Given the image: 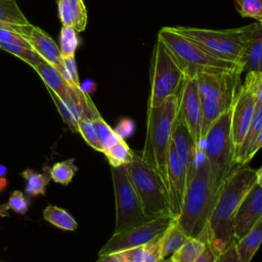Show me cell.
Here are the masks:
<instances>
[{
    "mask_svg": "<svg viewBox=\"0 0 262 262\" xmlns=\"http://www.w3.org/2000/svg\"><path fill=\"white\" fill-rule=\"evenodd\" d=\"M230 116L231 108L220 115L213 122L202 145V154L208 165L213 208L225 181L237 166L234 162Z\"/></svg>",
    "mask_w": 262,
    "mask_h": 262,
    "instance_id": "7a4b0ae2",
    "label": "cell"
},
{
    "mask_svg": "<svg viewBox=\"0 0 262 262\" xmlns=\"http://www.w3.org/2000/svg\"><path fill=\"white\" fill-rule=\"evenodd\" d=\"M161 235L155 237L152 241H150L149 243L143 246L144 262H157L159 259H161V246H160Z\"/></svg>",
    "mask_w": 262,
    "mask_h": 262,
    "instance_id": "74e56055",
    "label": "cell"
},
{
    "mask_svg": "<svg viewBox=\"0 0 262 262\" xmlns=\"http://www.w3.org/2000/svg\"><path fill=\"white\" fill-rule=\"evenodd\" d=\"M76 171L77 167L75 166L74 159H69L54 164L50 170L49 175L53 181L62 185H67L72 181Z\"/></svg>",
    "mask_w": 262,
    "mask_h": 262,
    "instance_id": "f546056e",
    "label": "cell"
},
{
    "mask_svg": "<svg viewBox=\"0 0 262 262\" xmlns=\"http://www.w3.org/2000/svg\"><path fill=\"white\" fill-rule=\"evenodd\" d=\"M175 220L172 216H162L127 230L114 233L99 251V256L119 253L131 248L141 247L161 235Z\"/></svg>",
    "mask_w": 262,
    "mask_h": 262,
    "instance_id": "7c38bea8",
    "label": "cell"
},
{
    "mask_svg": "<svg viewBox=\"0 0 262 262\" xmlns=\"http://www.w3.org/2000/svg\"><path fill=\"white\" fill-rule=\"evenodd\" d=\"M0 48L17 56L18 58L24 60L26 63L31 66L32 68L37 66L43 59V57L39 55L36 51L19 45H14V44L0 41Z\"/></svg>",
    "mask_w": 262,
    "mask_h": 262,
    "instance_id": "1f68e13d",
    "label": "cell"
},
{
    "mask_svg": "<svg viewBox=\"0 0 262 262\" xmlns=\"http://www.w3.org/2000/svg\"><path fill=\"white\" fill-rule=\"evenodd\" d=\"M171 141L184 167L186 173V185L188 186L193 177L201 154L198 150L194 139L192 138L185 122L180 116H178V114L172 127Z\"/></svg>",
    "mask_w": 262,
    "mask_h": 262,
    "instance_id": "9a60e30c",
    "label": "cell"
},
{
    "mask_svg": "<svg viewBox=\"0 0 262 262\" xmlns=\"http://www.w3.org/2000/svg\"><path fill=\"white\" fill-rule=\"evenodd\" d=\"M207 224V223H206ZM209 243V232L207 225L195 237H190L172 256L173 262H195L204 252Z\"/></svg>",
    "mask_w": 262,
    "mask_h": 262,
    "instance_id": "7402d4cb",
    "label": "cell"
},
{
    "mask_svg": "<svg viewBox=\"0 0 262 262\" xmlns=\"http://www.w3.org/2000/svg\"><path fill=\"white\" fill-rule=\"evenodd\" d=\"M261 147H262V129H261V132H260V134H259V136H258L256 142L253 144L252 148L250 149V151H249V154H248V156H247V160H246V163H247V164L252 160V158L256 155V152H257Z\"/></svg>",
    "mask_w": 262,
    "mask_h": 262,
    "instance_id": "7bdbcfd3",
    "label": "cell"
},
{
    "mask_svg": "<svg viewBox=\"0 0 262 262\" xmlns=\"http://www.w3.org/2000/svg\"><path fill=\"white\" fill-rule=\"evenodd\" d=\"M23 177L27 182L26 193L30 196L45 194L46 186L50 180V175H44L40 173H36L31 169H27L21 173Z\"/></svg>",
    "mask_w": 262,
    "mask_h": 262,
    "instance_id": "83f0119b",
    "label": "cell"
},
{
    "mask_svg": "<svg viewBox=\"0 0 262 262\" xmlns=\"http://www.w3.org/2000/svg\"><path fill=\"white\" fill-rule=\"evenodd\" d=\"M78 44L79 39L77 37V32L71 27L62 26L59 38V51L62 59L68 57H75Z\"/></svg>",
    "mask_w": 262,
    "mask_h": 262,
    "instance_id": "4dcf8cb0",
    "label": "cell"
},
{
    "mask_svg": "<svg viewBox=\"0 0 262 262\" xmlns=\"http://www.w3.org/2000/svg\"><path fill=\"white\" fill-rule=\"evenodd\" d=\"M178 116L185 122L194 139L199 152L202 154L201 131L203 124V108L195 76L185 75L178 93Z\"/></svg>",
    "mask_w": 262,
    "mask_h": 262,
    "instance_id": "4fadbf2b",
    "label": "cell"
},
{
    "mask_svg": "<svg viewBox=\"0 0 262 262\" xmlns=\"http://www.w3.org/2000/svg\"><path fill=\"white\" fill-rule=\"evenodd\" d=\"M63 63L66 67V70L71 78V81L73 85L75 86H81L80 81H79V76H78V70H77V64L75 57H68L63 58Z\"/></svg>",
    "mask_w": 262,
    "mask_h": 262,
    "instance_id": "60d3db41",
    "label": "cell"
},
{
    "mask_svg": "<svg viewBox=\"0 0 262 262\" xmlns=\"http://www.w3.org/2000/svg\"><path fill=\"white\" fill-rule=\"evenodd\" d=\"M190 238L177 224L176 218L160 237L161 258L171 257L185 242Z\"/></svg>",
    "mask_w": 262,
    "mask_h": 262,
    "instance_id": "cb8c5ba5",
    "label": "cell"
},
{
    "mask_svg": "<svg viewBox=\"0 0 262 262\" xmlns=\"http://www.w3.org/2000/svg\"><path fill=\"white\" fill-rule=\"evenodd\" d=\"M256 182L257 170L246 165H237L225 181L206 224L209 245L216 255L236 243L233 236L234 216L243 198Z\"/></svg>",
    "mask_w": 262,
    "mask_h": 262,
    "instance_id": "6da1fadb",
    "label": "cell"
},
{
    "mask_svg": "<svg viewBox=\"0 0 262 262\" xmlns=\"http://www.w3.org/2000/svg\"><path fill=\"white\" fill-rule=\"evenodd\" d=\"M168 172V194L171 205L172 214L177 218L182 209L183 200L186 193V173L184 167L175 150V147L171 141L168 150L167 161Z\"/></svg>",
    "mask_w": 262,
    "mask_h": 262,
    "instance_id": "e0dca14e",
    "label": "cell"
},
{
    "mask_svg": "<svg viewBox=\"0 0 262 262\" xmlns=\"http://www.w3.org/2000/svg\"><path fill=\"white\" fill-rule=\"evenodd\" d=\"M11 31L18 34L23 39H25L39 55H41L45 60L55 67L62 77L73 85L71 78L66 70L63 59L61 57L59 48L57 47L54 40L47 35L42 29L31 25L30 23L25 25H11V24H0Z\"/></svg>",
    "mask_w": 262,
    "mask_h": 262,
    "instance_id": "5bb4252c",
    "label": "cell"
},
{
    "mask_svg": "<svg viewBox=\"0 0 262 262\" xmlns=\"http://www.w3.org/2000/svg\"><path fill=\"white\" fill-rule=\"evenodd\" d=\"M256 84L257 74L247 73L245 81L242 85H239L231 105L230 130L234 147V158L249 129L254 115L255 105L257 102Z\"/></svg>",
    "mask_w": 262,
    "mask_h": 262,
    "instance_id": "8fae6325",
    "label": "cell"
},
{
    "mask_svg": "<svg viewBox=\"0 0 262 262\" xmlns=\"http://www.w3.org/2000/svg\"><path fill=\"white\" fill-rule=\"evenodd\" d=\"M213 210L208 165L200 155L193 177L187 186L177 224L190 237L198 236L205 227Z\"/></svg>",
    "mask_w": 262,
    "mask_h": 262,
    "instance_id": "5b68a950",
    "label": "cell"
},
{
    "mask_svg": "<svg viewBox=\"0 0 262 262\" xmlns=\"http://www.w3.org/2000/svg\"><path fill=\"white\" fill-rule=\"evenodd\" d=\"M96 262H122V261L118 253H112V254H105V255L99 256Z\"/></svg>",
    "mask_w": 262,
    "mask_h": 262,
    "instance_id": "ee69618b",
    "label": "cell"
},
{
    "mask_svg": "<svg viewBox=\"0 0 262 262\" xmlns=\"http://www.w3.org/2000/svg\"><path fill=\"white\" fill-rule=\"evenodd\" d=\"M28 23L14 0H0V24L25 25Z\"/></svg>",
    "mask_w": 262,
    "mask_h": 262,
    "instance_id": "484cf974",
    "label": "cell"
},
{
    "mask_svg": "<svg viewBox=\"0 0 262 262\" xmlns=\"http://www.w3.org/2000/svg\"><path fill=\"white\" fill-rule=\"evenodd\" d=\"M111 167L124 166L132 161L133 150L127 145V143L122 139L112 147L103 151Z\"/></svg>",
    "mask_w": 262,
    "mask_h": 262,
    "instance_id": "4316f807",
    "label": "cell"
},
{
    "mask_svg": "<svg viewBox=\"0 0 262 262\" xmlns=\"http://www.w3.org/2000/svg\"><path fill=\"white\" fill-rule=\"evenodd\" d=\"M215 258H216V254L208 243L204 252L195 262H215Z\"/></svg>",
    "mask_w": 262,
    "mask_h": 262,
    "instance_id": "b9f144b4",
    "label": "cell"
},
{
    "mask_svg": "<svg viewBox=\"0 0 262 262\" xmlns=\"http://www.w3.org/2000/svg\"><path fill=\"white\" fill-rule=\"evenodd\" d=\"M149 70L147 106H159L166 98L179 93L186 73L182 63L160 39L154 45Z\"/></svg>",
    "mask_w": 262,
    "mask_h": 262,
    "instance_id": "ba28073f",
    "label": "cell"
},
{
    "mask_svg": "<svg viewBox=\"0 0 262 262\" xmlns=\"http://www.w3.org/2000/svg\"><path fill=\"white\" fill-rule=\"evenodd\" d=\"M160 39L178 58L186 75L194 76L200 71L241 70L238 63L218 58L202 46L176 32L173 27H163L158 33Z\"/></svg>",
    "mask_w": 262,
    "mask_h": 262,
    "instance_id": "9c48e42d",
    "label": "cell"
},
{
    "mask_svg": "<svg viewBox=\"0 0 262 262\" xmlns=\"http://www.w3.org/2000/svg\"><path fill=\"white\" fill-rule=\"evenodd\" d=\"M118 254L122 262H144L143 246L124 250Z\"/></svg>",
    "mask_w": 262,
    "mask_h": 262,
    "instance_id": "f35d334b",
    "label": "cell"
},
{
    "mask_svg": "<svg viewBox=\"0 0 262 262\" xmlns=\"http://www.w3.org/2000/svg\"><path fill=\"white\" fill-rule=\"evenodd\" d=\"M5 173H6V168L4 166H0V176L4 177Z\"/></svg>",
    "mask_w": 262,
    "mask_h": 262,
    "instance_id": "681fc988",
    "label": "cell"
},
{
    "mask_svg": "<svg viewBox=\"0 0 262 262\" xmlns=\"http://www.w3.org/2000/svg\"><path fill=\"white\" fill-rule=\"evenodd\" d=\"M78 132L82 135L85 141L94 149L98 151H103L102 146L100 144L96 128L94 123L90 119H84L78 122Z\"/></svg>",
    "mask_w": 262,
    "mask_h": 262,
    "instance_id": "d6a6232c",
    "label": "cell"
},
{
    "mask_svg": "<svg viewBox=\"0 0 262 262\" xmlns=\"http://www.w3.org/2000/svg\"><path fill=\"white\" fill-rule=\"evenodd\" d=\"M111 173L116 199L115 233L150 221L143 212L141 202L125 167H112Z\"/></svg>",
    "mask_w": 262,
    "mask_h": 262,
    "instance_id": "30bf717a",
    "label": "cell"
},
{
    "mask_svg": "<svg viewBox=\"0 0 262 262\" xmlns=\"http://www.w3.org/2000/svg\"><path fill=\"white\" fill-rule=\"evenodd\" d=\"M157 262H173V260L171 257H167V258H161Z\"/></svg>",
    "mask_w": 262,
    "mask_h": 262,
    "instance_id": "c3c4849f",
    "label": "cell"
},
{
    "mask_svg": "<svg viewBox=\"0 0 262 262\" xmlns=\"http://www.w3.org/2000/svg\"><path fill=\"white\" fill-rule=\"evenodd\" d=\"M262 217V187L256 182L243 198L233 220V236L241 239Z\"/></svg>",
    "mask_w": 262,
    "mask_h": 262,
    "instance_id": "2e32d148",
    "label": "cell"
},
{
    "mask_svg": "<svg viewBox=\"0 0 262 262\" xmlns=\"http://www.w3.org/2000/svg\"><path fill=\"white\" fill-rule=\"evenodd\" d=\"M243 73H256L262 75V24L257 25L246 45L239 60Z\"/></svg>",
    "mask_w": 262,
    "mask_h": 262,
    "instance_id": "ac0fdd59",
    "label": "cell"
},
{
    "mask_svg": "<svg viewBox=\"0 0 262 262\" xmlns=\"http://www.w3.org/2000/svg\"><path fill=\"white\" fill-rule=\"evenodd\" d=\"M257 21L244 27L223 30L177 26L173 29L195 42L214 56L239 64L241 56ZM241 67V66H239Z\"/></svg>",
    "mask_w": 262,
    "mask_h": 262,
    "instance_id": "52a82bcc",
    "label": "cell"
},
{
    "mask_svg": "<svg viewBox=\"0 0 262 262\" xmlns=\"http://www.w3.org/2000/svg\"><path fill=\"white\" fill-rule=\"evenodd\" d=\"M242 73V70L238 69L233 71H200L194 74L203 108L202 145L213 122L231 108L239 87Z\"/></svg>",
    "mask_w": 262,
    "mask_h": 262,
    "instance_id": "277c9868",
    "label": "cell"
},
{
    "mask_svg": "<svg viewBox=\"0 0 262 262\" xmlns=\"http://www.w3.org/2000/svg\"><path fill=\"white\" fill-rule=\"evenodd\" d=\"M33 69L41 77L45 86L52 89L62 100L71 98L73 85H71L62 77V75L55 67H53L51 63L43 58Z\"/></svg>",
    "mask_w": 262,
    "mask_h": 262,
    "instance_id": "ffe728a7",
    "label": "cell"
},
{
    "mask_svg": "<svg viewBox=\"0 0 262 262\" xmlns=\"http://www.w3.org/2000/svg\"><path fill=\"white\" fill-rule=\"evenodd\" d=\"M262 244V217L258 222L236 242V248L242 262H251Z\"/></svg>",
    "mask_w": 262,
    "mask_h": 262,
    "instance_id": "603a6c76",
    "label": "cell"
},
{
    "mask_svg": "<svg viewBox=\"0 0 262 262\" xmlns=\"http://www.w3.org/2000/svg\"><path fill=\"white\" fill-rule=\"evenodd\" d=\"M0 41L14 44V45H19V46H23V47L33 50L31 45L25 39H23L18 34H16L15 32L11 31L10 29H8L2 25H0Z\"/></svg>",
    "mask_w": 262,
    "mask_h": 262,
    "instance_id": "8d00e7d4",
    "label": "cell"
},
{
    "mask_svg": "<svg viewBox=\"0 0 262 262\" xmlns=\"http://www.w3.org/2000/svg\"><path fill=\"white\" fill-rule=\"evenodd\" d=\"M257 183L262 187V168L257 170Z\"/></svg>",
    "mask_w": 262,
    "mask_h": 262,
    "instance_id": "bcb514c9",
    "label": "cell"
},
{
    "mask_svg": "<svg viewBox=\"0 0 262 262\" xmlns=\"http://www.w3.org/2000/svg\"><path fill=\"white\" fill-rule=\"evenodd\" d=\"M92 121L96 128L97 135H98V138H99V141H100L103 151L106 150L107 148L112 147L113 145H115L116 143H118L120 140L123 139L119 133H117L115 130H113L106 124V122L102 119L101 116L93 119Z\"/></svg>",
    "mask_w": 262,
    "mask_h": 262,
    "instance_id": "f1b7e54d",
    "label": "cell"
},
{
    "mask_svg": "<svg viewBox=\"0 0 262 262\" xmlns=\"http://www.w3.org/2000/svg\"><path fill=\"white\" fill-rule=\"evenodd\" d=\"M258 21H259V23H260V24H262V18H260V19H259V20H258Z\"/></svg>",
    "mask_w": 262,
    "mask_h": 262,
    "instance_id": "f907efd6",
    "label": "cell"
},
{
    "mask_svg": "<svg viewBox=\"0 0 262 262\" xmlns=\"http://www.w3.org/2000/svg\"><path fill=\"white\" fill-rule=\"evenodd\" d=\"M178 94L166 98L159 106H147L146 138L141 154L162 178L168 190L167 161L171 143V131L178 114Z\"/></svg>",
    "mask_w": 262,
    "mask_h": 262,
    "instance_id": "3957f363",
    "label": "cell"
},
{
    "mask_svg": "<svg viewBox=\"0 0 262 262\" xmlns=\"http://www.w3.org/2000/svg\"><path fill=\"white\" fill-rule=\"evenodd\" d=\"M43 216L46 221L63 230H75L78 227L76 220L69 212L55 206H47Z\"/></svg>",
    "mask_w": 262,
    "mask_h": 262,
    "instance_id": "d4e9b609",
    "label": "cell"
},
{
    "mask_svg": "<svg viewBox=\"0 0 262 262\" xmlns=\"http://www.w3.org/2000/svg\"><path fill=\"white\" fill-rule=\"evenodd\" d=\"M261 129H262V103L257 100L251 124L234 158L236 165H247L246 163L247 156L250 149L252 148L253 144L256 142L261 132Z\"/></svg>",
    "mask_w": 262,
    "mask_h": 262,
    "instance_id": "44dd1931",
    "label": "cell"
},
{
    "mask_svg": "<svg viewBox=\"0 0 262 262\" xmlns=\"http://www.w3.org/2000/svg\"><path fill=\"white\" fill-rule=\"evenodd\" d=\"M235 8L243 17L262 18V0H234Z\"/></svg>",
    "mask_w": 262,
    "mask_h": 262,
    "instance_id": "e575fe53",
    "label": "cell"
},
{
    "mask_svg": "<svg viewBox=\"0 0 262 262\" xmlns=\"http://www.w3.org/2000/svg\"><path fill=\"white\" fill-rule=\"evenodd\" d=\"M215 262H242L236 248V243L231 244L223 252L216 255Z\"/></svg>",
    "mask_w": 262,
    "mask_h": 262,
    "instance_id": "ab89813d",
    "label": "cell"
},
{
    "mask_svg": "<svg viewBox=\"0 0 262 262\" xmlns=\"http://www.w3.org/2000/svg\"><path fill=\"white\" fill-rule=\"evenodd\" d=\"M57 10L62 26L71 27L77 33L86 29L88 14L83 0H57Z\"/></svg>",
    "mask_w": 262,
    "mask_h": 262,
    "instance_id": "d6986e66",
    "label": "cell"
},
{
    "mask_svg": "<svg viewBox=\"0 0 262 262\" xmlns=\"http://www.w3.org/2000/svg\"><path fill=\"white\" fill-rule=\"evenodd\" d=\"M124 167L138 194L145 216L149 220L162 216L174 217L168 190L157 171L135 151L132 161Z\"/></svg>",
    "mask_w": 262,
    "mask_h": 262,
    "instance_id": "8992f818",
    "label": "cell"
},
{
    "mask_svg": "<svg viewBox=\"0 0 262 262\" xmlns=\"http://www.w3.org/2000/svg\"><path fill=\"white\" fill-rule=\"evenodd\" d=\"M256 97H257V100L262 103V75L261 74H257Z\"/></svg>",
    "mask_w": 262,
    "mask_h": 262,
    "instance_id": "f6af8a7d",
    "label": "cell"
},
{
    "mask_svg": "<svg viewBox=\"0 0 262 262\" xmlns=\"http://www.w3.org/2000/svg\"><path fill=\"white\" fill-rule=\"evenodd\" d=\"M29 209V201L25 198L24 193L19 190L12 191L10 194L8 202L4 205L0 206V215L6 216L9 210H12L18 214L27 213Z\"/></svg>",
    "mask_w": 262,
    "mask_h": 262,
    "instance_id": "836d02e7",
    "label": "cell"
},
{
    "mask_svg": "<svg viewBox=\"0 0 262 262\" xmlns=\"http://www.w3.org/2000/svg\"><path fill=\"white\" fill-rule=\"evenodd\" d=\"M6 184H7V180L4 177L0 176V191L6 187Z\"/></svg>",
    "mask_w": 262,
    "mask_h": 262,
    "instance_id": "7dc6e473",
    "label": "cell"
},
{
    "mask_svg": "<svg viewBox=\"0 0 262 262\" xmlns=\"http://www.w3.org/2000/svg\"><path fill=\"white\" fill-rule=\"evenodd\" d=\"M46 89H47L48 93L50 94V96H51V98H52L54 104L56 105V107H57V110H58V112H59V114H60V116H61L63 122L69 126V128H70L72 131L78 132V121L75 119V117H74V115L72 114V112L70 111L69 106L64 103V101H63L52 89H50V88L47 87V86H46Z\"/></svg>",
    "mask_w": 262,
    "mask_h": 262,
    "instance_id": "d590c367",
    "label": "cell"
}]
</instances>
